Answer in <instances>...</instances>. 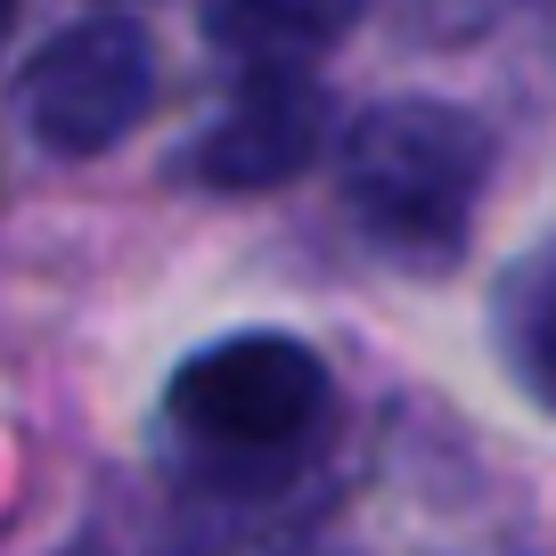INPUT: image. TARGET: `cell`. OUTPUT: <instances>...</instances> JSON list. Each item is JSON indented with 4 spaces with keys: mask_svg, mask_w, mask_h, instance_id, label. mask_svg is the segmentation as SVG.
Segmentation results:
<instances>
[{
    "mask_svg": "<svg viewBox=\"0 0 556 556\" xmlns=\"http://www.w3.org/2000/svg\"><path fill=\"white\" fill-rule=\"evenodd\" d=\"M336 180H344V213L384 262L434 278L458 262L475 229V205L491 180V131L467 106L384 99L344 131Z\"/></svg>",
    "mask_w": 556,
    "mask_h": 556,
    "instance_id": "cell-1",
    "label": "cell"
},
{
    "mask_svg": "<svg viewBox=\"0 0 556 556\" xmlns=\"http://www.w3.org/2000/svg\"><path fill=\"white\" fill-rule=\"evenodd\" d=\"M328 409V368L295 336H222L173 377V417L213 451H287Z\"/></svg>",
    "mask_w": 556,
    "mask_h": 556,
    "instance_id": "cell-2",
    "label": "cell"
},
{
    "mask_svg": "<svg viewBox=\"0 0 556 556\" xmlns=\"http://www.w3.org/2000/svg\"><path fill=\"white\" fill-rule=\"evenodd\" d=\"M156 99V50L123 17H90L34 50L17 83V115L50 156H106Z\"/></svg>",
    "mask_w": 556,
    "mask_h": 556,
    "instance_id": "cell-3",
    "label": "cell"
},
{
    "mask_svg": "<svg viewBox=\"0 0 556 556\" xmlns=\"http://www.w3.org/2000/svg\"><path fill=\"white\" fill-rule=\"evenodd\" d=\"M328 139V99L303 66H254L229 115L197 139V173L213 189H287Z\"/></svg>",
    "mask_w": 556,
    "mask_h": 556,
    "instance_id": "cell-4",
    "label": "cell"
},
{
    "mask_svg": "<svg viewBox=\"0 0 556 556\" xmlns=\"http://www.w3.org/2000/svg\"><path fill=\"white\" fill-rule=\"evenodd\" d=\"M361 0H213L205 34L238 66H312L319 50L352 34Z\"/></svg>",
    "mask_w": 556,
    "mask_h": 556,
    "instance_id": "cell-5",
    "label": "cell"
},
{
    "mask_svg": "<svg viewBox=\"0 0 556 556\" xmlns=\"http://www.w3.org/2000/svg\"><path fill=\"white\" fill-rule=\"evenodd\" d=\"M491 328H500V352L516 368V384L556 417V254H532L500 278Z\"/></svg>",
    "mask_w": 556,
    "mask_h": 556,
    "instance_id": "cell-6",
    "label": "cell"
},
{
    "mask_svg": "<svg viewBox=\"0 0 556 556\" xmlns=\"http://www.w3.org/2000/svg\"><path fill=\"white\" fill-rule=\"evenodd\" d=\"M9 17H17V0H0V34H9Z\"/></svg>",
    "mask_w": 556,
    "mask_h": 556,
    "instance_id": "cell-7",
    "label": "cell"
},
{
    "mask_svg": "<svg viewBox=\"0 0 556 556\" xmlns=\"http://www.w3.org/2000/svg\"><path fill=\"white\" fill-rule=\"evenodd\" d=\"M83 556H90V548H83Z\"/></svg>",
    "mask_w": 556,
    "mask_h": 556,
    "instance_id": "cell-8",
    "label": "cell"
}]
</instances>
